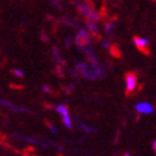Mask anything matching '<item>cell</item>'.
Instances as JSON below:
<instances>
[{"label": "cell", "mask_w": 156, "mask_h": 156, "mask_svg": "<svg viewBox=\"0 0 156 156\" xmlns=\"http://www.w3.org/2000/svg\"><path fill=\"white\" fill-rule=\"evenodd\" d=\"M55 111L62 116V124L65 125V127H67L68 129L73 128V120L70 114H69V109L67 107V105L65 104H58L55 106Z\"/></svg>", "instance_id": "cell-1"}, {"label": "cell", "mask_w": 156, "mask_h": 156, "mask_svg": "<svg viewBox=\"0 0 156 156\" xmlns=\"http://www.w3.org/2000/svg\"><path fill=\"white\" fill-rule=\"evenodd\" d=\"M78 7V10H79V12L81 15H84L86 18H88L89 20L91 21H98V20L101 19V17L98 15L94 9H91L90 7H88L87 5H85V3H78L77 5Z\"/></svg>", "instance_id": "cell-2"}, {"label": "cell", "mask_w": 156, "mask_h": 156, "mask_svg": "<svg viewBox=\"0 0 156 156\" xmlns=\"http://www.w3.org/2000/svg\"><path fill=\"white\" fill-rule=\"evenodd\" d=\"M125 86H126V93L129 94L134 91L137 87V77L134 73H128L125 78Z\"/></svg>", "instance_id": "cell-3"}, {"label": "cell", "mask_w": 156, "mask_h": 156, "mask_svg": "<svg viewBox=\"0 0 156 156\" xmlns=\"http://www.w3.org/2000/svg\"><path fill=\"white\" fill-rule=\"evenodd\" d=\"M0 107H7L11 109L13 113H30V111L26 107H21V106H16V105L11 103V101H7V99H0Z\"/></svg>", "instance_id": "cell-4"}, {"label": "cell", "mask_w": 156, "mask_h": 156, "mask_svg": "<svg viewBox=\"0 0 156 156\" xmlns=\"http://www.w3.org/2000/svg\"><path fill=\"white\" fill-rule=\"evenodd\" d=\"M135 111L142 115H151L154 113V107L153 105L147 101H140L135 105Z\"/></svg>", "instance_id": "cell-5"}, {"label": "cell", "mask_w": 156, "mask_h": 156, "mask_svg": "<svg viewBox=\"0 0 156 156\" xmlns=\"http://www.w3.org/2000/svg\"><path fill=\"white\" fill-rule=\"evenodd\" d=\"M89 41H90V36H89V34H88L85 29L79 30L77 34V36H76V39H75V42L77 44V46H79V47L83 46V49H84V46L89 44Z\"/></svg>", "instance_id": "cell-6"}, {"label": "cell", "mask_w": 156, "mask_h": 156, "mask_svg": "<svg viewBox=\"0 0 156 156\" xmlns=\"http://www.w3.org/2000/svg\"><path fill=\"white\" fill-rule=\"evenodd\" d=\"M134 44H135V46L140 49V51L146 52V54L150 52V49H148L150 40H148L147 38H143V37H135V38H134Z\"/></svg>", "instance_id": "cell-7"}, {"label": "cell", "mask_w": 156, "mask_h": 156, "mask_svg": "<svg viewBox=\"0 0 156 156\" xmlns=\"http://www.w3.org/2000/svg\"><path fill=\"white\" fill-rule=\"evenodd\" d=\"M11 136L13 138H18L20 140H23V142H27V143H31V144H39V145H42L44 147H48L46 146L45 143H42L40 142L39 140H36V138H33V137H28V136H23V135H20V134H17V133H12Z\"/></svg>", "instance_id": "cell-8"}, {"label": "cell", "mask_w": 156, "mask_h": 156, "mask_svg": "<svg viewBox=\"0 0 156 156\" xmlns=\"http://www.w3.org/2000/svg\"><path fill=\"white\" fill-rule=\"evenodd\" d=\"M78 124H79V126H80V128L83 129V132L86 134H91V133H95L96 132V128H94V127L89 126V125H87L86 123H84V122H81L80 119H77Z\"/></svg>", "instance_id": "cell-9"}, {"label": "cell", "mask_w": 156, "mask_h": 156, "mask_svg": "<svg viewBox=\"0 0 156 156\" xmlns=\"http://www.w3.org/2000/svg\"><path fill=\"white\" fill-rule=\"evenodd\" d=\"M86 26L88 27V29L90 30L91 33H98V26L96 25V23H95V21L87 20V21H86Z\"/></svg>", "instance_id": "cell-10"}, {"label": "cell", "mask_w": 156, "mask_h": 156, "mask_svg": "<svg viewBox=\"0 0 156 156\" xmlns=\"http://www.w3.org/2000/svg\"><path fill=\"white\" fill-rule=\"evenodd\" d=\"M115 28V23H109L106 25L105 27V30H106V33L107 34H112V30Z\"/></svg>", "instance_id": "cell-11"}, {"label": "cell", "mask_w": 156, "mask_h": 156, "mask_svg": "<svg viewBox=\"0 0 156 156\" xmlns=\"http://www.w3.org/2000/svg\"><path fill=\"white\" fill-rule=\"evenodd\" d=\"M12 74L15 76H17V77H20V78H23V75H25L21 69H13V70H12Z\"/></svg>", "instance_id": "cell-12"}, {"label": "cell", "mask_w": 156, "mask_h": 156, "mask_svg": "<svg viewBox=\"0 0 156 156\" xmlns=\"http://www.w3.org/2000/svg\"><path fill=\"white\" fill-rule=\"evenodd\" d=\"M52 50H54V57H55L56 58V60H57V62H62V64H64V60H62V58H60V57H59V55H58V51H57V48H55V47H54V48H52Z\"/></svg>", "instance_id": "cell-13"}, {"label": "cell", "mask_w": 156, "mask_h": 156, "mask_svg": "<svg viewBox=\"0 0 156 156\" xmlns=\"http://www.w3.org/2000/svg\"><path fill=\"white\" fill-rule=\"evenodd\" d=\"M47 125H48L49 127V129H50V132H51L52 134H57V129H56V127L52 125V124L50 123H47Z\"/></svg>", "instance_id": "cell-14"}, {"label": "cell", "mask_w": 156, "mask_h": 156, "mask_svg": "<svg viewBox=\"0 0 156 156\" xmlns=\"http://www.w3.org/2000/svg\"><path fill=\"white\" fill-rule=\"evenodd\" d=\"M101 46H103L104 49H107L108 47H109V44H108L107 40H103V41H101Z\"/></svg>", "instance_id": "cell-15"}, {"label": "cell", "mask_w": 156, "mask_h": 156, "mask_svg": "<svg viewBox=\"0 0 156 156\" xmlns=\"http://www.w3.org/2000/svg\"><path fill=\"white\" fill-rule=\"evenodd\" d=\"M42 91H44V93H50V87L44 85V86H42Z\"/></svg>", "instance_id": "cell-16"}, {"label": "cell", "mask_w": 156, "mask_h": 156, "mask_svg": "<svg viewBox=\"0 0 156 156\" xmlns=\"http://www.w3.org/2000/svg\"><path fill=\"white\" fill-rule=\"evenodd\" d=\"M152 148H153V151H154V153L156 152V140H154L153 142H152Z\"/></svg>", "instance_id": "cell-17"}, {"label": "cell", "mask_w": 156, "mask_h": 156, "mask_svg": "<svg viewBox=\"0 0 156 156\" xmlns=\"http://www.w3.org/2000/svg\"><path fill=\"white\" fill-rule=\"evenodd\" d=\"M65 41H66V45H67V47H69V46H70V39H69V38H66Z\"/></svg>", "instance_id": "cell-18"}, {"label": "cell", "mask_w": 156, "mask_h": 156, "mask_svg": "<svg viewBox=\"0 0 156 156\" xmlns=\"http://www.w3.org/2000/svg\"><path fill=\"white\" fill-rule=\"evenodd\" d=\"M123 156H133V155H132V154H130V153H125Z\"/></svg>", "instance_id": "cell-19"}]
</instances>
